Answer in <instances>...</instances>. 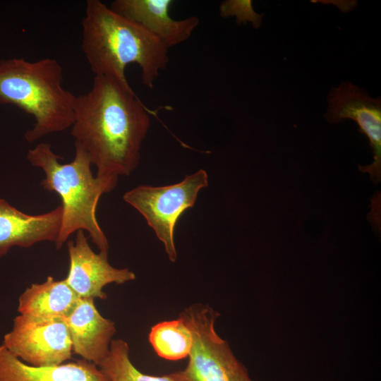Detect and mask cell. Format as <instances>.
Masks as SVG:
<instances>
[{
	"instance_id": "8",
	"label": "cell",
	"mask_w": 381,
	"mask_h": 381,
	"mask_svg": "<svg viewBox=\"0 0 381 381\" xmlns=\"http://www.w3.org/2000/svg\"><path fill=\"white\" fill-rule=\"evenodd\" d=\"M325 116L329 123H339L344 119L355 121L362 133L368 138L372 148V164L360 167L368 173L377 183L381 179V100L371 98L351 82H343L332 88L327 99Z\"/></svg>"
},
{
	"instance_id": "11",
	"label": "cell",
	"mask_w": 381,
	"mask_h": 381,
	"mask_svg": "<svg viewBox=\"0 0 381 381\" xmlns=\"http://www.w3.org/2000/svg\"><path fill=\"white\" fill-rule=\"evenodd\" d=\"M62 320L68 329L73 353L98 365L109 353L116 333L114 322L102 315L90 298H79Z\"/></svg>"
},
{
	"instance_id": "14",
	"label": "cell",
	"mask_w": 381,
	"mask_h": 381,
	"mask_svg": "<svg viewBox=\"0 0 381 381\" xmlns=\"http://www.w3.org/2000/svg\"><path fill=\"white\" fill-rule=\"evenodd\" d=\"M78 296L65 279L56 280L49 276L42 283L32 284L20 295V315L43 318L62 319L75 307Z\"/></svg>"
},
{
	"instance_id": "10",
	"label": "cell",
	"mask_w": 381,
	"mask_h": 381,
	"mask_svg": "<svg viewBox=\"0 0 381 381\" xmlns=\"http://www.w3.org/2000/svg\"><path fill=\"white\" fill-rule=\"evenodd\" d=\"M172 0H115L110 8L136 23L168 49L188 40L198 26L199 18L171 17Z\"/></svg>"
},
{
	"instance_id": "17",
	"label": "cell",
	"mask_w": 381,
	"mask_h": 381,
	"mask_svg": "<svg viewBox=\"0 0 381 381\" xmlns=\"http://www.w3.org/2000/svg\"><path fill=\"white\" fill-rule=\"evenodd\" d=\"M220 14L223 17L234 16L238 23L250 21L255 28L260 25L263 15L256 13L251 1H226L220 6Z\"/></svg>"
},
{
	"instance_id": "2",
	"label": "cell",
	"mask_w": 381,
	"mask_h": 381,
	"mask_svg": "<svg viewBox=\"0 0 381 381\" xmlns=\"http://www.w3.org/2000/svg\"><path fill=\"white\" fill-rule=\"evenodd\" d=\"M81 48L95 75L128 83L126 68L135 64L141 70L142 83L150 89L169 60L163 43L99 0L86 1Z\"/></svg>"
},
{
	"instance_id": "6",
	"label": "cell",
	"mask_w": 381,
	"mask_h": 381,
	"mask_svg": "<svg viewBox=\"0 0 381 381\" xmlns=\"http://www.w3.org/2000/svg\"><path fill=\"white\" fill-rule=\"evenodd\" d=\"M208 180L207 171L200 169L177 183L162 186L140 185L123 196V200L145 218L172 262L177 258L174 242L176 222L187 209L194 206L199 191L208 186Z\"/></svg>"
},
{
	"instance_id": "3",
	"label": "cell",
	"mask_w": 381,
	"mask_h": 381,
	"mask_svg": "<svg viewBox=\"0 0 381 381\" xmlns=\"http://www.w3.org/2000/svg\"><path fill=\"white\" fill-rule=\"evenodd\" d=\"M26 158L44 172L42 187L61 200L63 218L56 248H61L72 234L82 230L88 233L99 252L108 253V240L97 220L96 208L102 195L111 191L118 179L94 176L88 154L75 142V156L69 163H61V157L47 143L29 150Z\"/></svg>"
},
{
	"instance_id": "9",
	"label": "cell",
	"mask_w": 381,
	"mask_h": 381,
	"mask_svg": "<svg viewBox=\"0 0 381 381\" xmlns=\"http://www.w3.org/2000/svg\"><path fill=\"white\" fill-rule=\"evenodd\" d=\"M69 268L66 282L79 298L107 299L103 288L109 284H122L135 279L128 268H116L108 261V253H95L82 230L75 241L67 243Z\"/></svg>"
},
{
	"instance_id": "1",
	"label": "cell",
	"mask_w": 381,
	"mask_h": 381,
	"mask_svg": "<svg viewBox=\"0 0 381 381\" xmlns=\"http://www.w3.org/2000/svg\"><path fill=\"white\" fill-rule=\"evenodd\" d=\"M150 127V111L128 83L95 75L90 89L76 96L71 135L88 154L97 176H129L140 163Z\"/></svg>"
},
{
	"instance_id": "15",
	"label": "cell",
	"mask_w": 381,
	"mask_h": 381,
	"mask_svg": "<svg viewBox=\"0 0 381 381\" xmlns=\"http://www.w3.org/2000/svg\"><path fill=\"white\" fill-rule=\"evenodd\" d=\"M149 341L156 353L169 361L188 357L193 346L191 332L179 317L155 325L149 333Z\"/></svg>"
},
{
	"instance_id": "5",
	"label": "cell",
	"mask_w": 381,
	"mask_h": 381,
	"mask_svg": "<svg viewBox=\"0 0 381 381\" xmlns=\"http://www.w3.org/2000/svg\"><path fill=\"white\" fill-rule=\"evenodd\" d=\"M219 313L208 305L193 304L179 315L190 329L193 346L186 367L170 373L179 381H251L243 364L215 329Z\"/></svg>"
},
{
	"instance_id": "4",
	"label": "cell",
	"mask_w": 381,
	"mask_h": 381,
	"mask_svg": "<svg viewBox=\"0 0 381 381\" xmlns=\"http://www.w3.org/2000/svg\"><path fill=\"white\" fill-rule=\"evenodd\" d=\"M57 60L23 58L0 60V104H13L34 118L25 139L33 143L71 127L76 95L63 85Z\"/></svg>"
},
{
	"instance_id": "7",
	"label": "cell",
	"mask_w": 381,
	"mask_h": 381,
	"mask_svg": "<svg viewBox=\"0 0 381 381\" xmlns=\"http://www.w3.org/2000/svg\"><path fill=\"white\" fill-rule=\"evenodd\" d=\"M1 344L23 362L36 367L62 364L73 353L68 329L62 319L19 314Z\"/></svg>"
},
{
	"instance_id": "12",
	"label": "cell",
	"mask_w": 381,
	"mask_h": 381,
	"mask_svg": "<svg viewBox=\"0 0 381 381\" xmlns=\"http://www.w3.org/2000/svg\"><path fill=\"white\" fill-rule=\"evenodd\" d=\"M63 208L28 214L0 199V259L14 246L30 248L43 242H56L62 223Z\"/></svg>"
},
{
	"instance_id": "16",
	"label": "cell",
	"mask_w": 381,
	"mask_h": 381,
	"mask_svg": "<svg viewBox=\"0 0 381 381\" xmlns=\"http://www.w3.org/2000/svg\"><path fill=\"white\" fill-rule=\"evenodd\" d=\"M109 381H179L170 374L155 376L139 370L130 357L128 344L121 339H113L107 357L97 365Z\"/></svg>"
},
{
	"instance_id": "13",
	"label": "cell",
	"mask_w": 381,
	"mask_h": 381,
	"mask_svg": "<svg viewBox=\"0 0 381 381\" xmlns=\"http://www.w3.org/2000/svg\"><path fill=\"white\" fill-rule=\"evenodd\" d=\"M0 381H109L95 364L84 359L60 365H28L0 344Z\"/></svg>"
}]
</instances>
